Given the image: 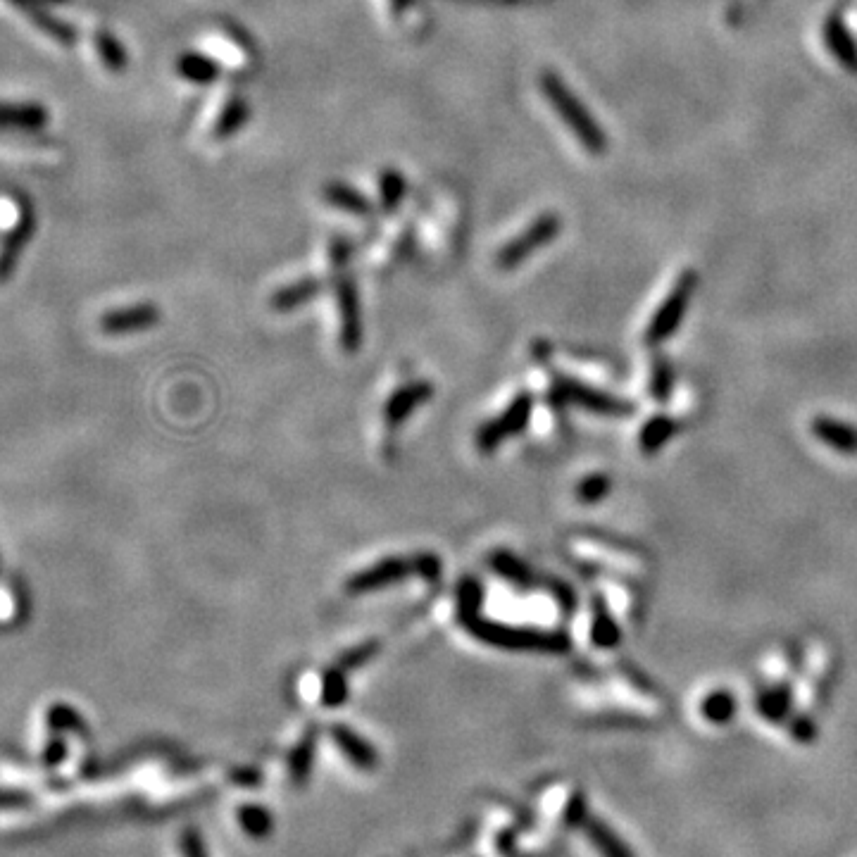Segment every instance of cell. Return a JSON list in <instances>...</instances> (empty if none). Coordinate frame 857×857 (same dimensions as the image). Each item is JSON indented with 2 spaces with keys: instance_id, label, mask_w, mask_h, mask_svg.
<instances>
[{
  "instance_id": "5b68a950",
  "label": "cell",
  "mask_w": 857,
  "mask_h": 857,
  "mask_svg": "<svg viewBox=\"0 0 857 857\" xmlns=\"http://www.w3.org/2000/svg\"><path fill=\"white\" fill-rule=\"evenodd\" d=\"M560 229H562L560 215H555V212H546V215H541L539 220L531 222L522 234L515 236V239L508 241L503 248H500L496 258L498 267L500 270H515L519 262L531 258L536 250H541L546 243L558 239Z\"/></svg>"
},
{
  "instance_id": "3957f363",
  "label": "cell",
  "mask_w": 857,
  "mask_h": 857,
  "mask_svg": "<svg viewBox=\"0 0 857 857\" xmlns=\"http://www.w3.org/2000/svg\"><path fill=\"white\" fill-rule=\"evenodd\" d=\"M336 262V300H339V312H341V329H343V346L348 350H355L360 346V300H358V289H355V281L346 274V260L350 255L348 241H334V250H331Z\"/></svg>"
},
{
  "instance_id": "7c38bea8",
  "label": "cell",
  "mask_w": 857,
  "mask_h": 857,
  "mask_svg": "<svg viewBox=\"0 0 857 857\" xmlns=\"http://www.w3.org/2000/svg\"><path fill=\"white\" fill-rule=\"evenodd\" d=\"M324 198H327L334 208L350 212V215L355 217H369L374 210L367 196H362L358 189H353L350 184H343V181H331L327 189H324Z\"/></svg>"
},
{
  "instance_id": "6da1fadb",
  "label": "cell",
  "mask_w": 857,
  "mask_h": 857,
  "mask_svg": "<svg viewBox=\"0 0 857 857\" xmlns=\"http://www.w3.org/2000/svg\"><path fill=\"white\" fill-rule=\"evenodd\" d=\"M541 91L555 112L560 115V120L567 124V129L577 136V141L584 146L588 153L600 155L608 148V139H605L600 124L593 120V115L584 108V103L567 89L565 81H562L555 72H543L541 77Z\"/></svg>"
},
{
  "instance_id": "d6986e66",
  "label": "cell",
  "mask_w": 857,
  "mask_h": 857,
  "mask_svg": "<svg viewBox=\"0 0 857 857\" xmlns=\"http://www.w3.org/2000/svg\"><path fill=\"white\" fill-rule=\"evenodd\" d=\"M591 636L593 643L600 648H612L619 643V627L617 622L612 619L608 605L603 603V600L596 598L593 600V627H591Z\"/></svg>"
},
{
  "instance_id": "9a60e30c",
  "label": "cell",
  "mask_w": 857,
  "mask_h": 857,
  "mask_svg": "<svg viewBox=\"0 0 857 857\" xmlns=\"http://www.w3.org/2000/svg\"><path fill=\"white\" fill-rule=\"evenodd\" d=\"M586 829H588V836H591V843L596 846L600 857H636L634 850H631L627 843H624L622 838H619L615 831L608 827V824L600 822V819L588 817Z\"/></svg>"
},
{
  "instance_id": "f1b7e54d",
  "label": "cell",
  "mask_w": 857,
  "mask_h": 857,
  "mask_svg": "<svg viewBox=\"0 0 857 857\" xmlns=\"http://www.w3.org/2000/svg\"><path fill=\"white\" fill-rule=\"evenodd\" d=\"M412 3H415V0H393V8L398 12H405L408 8H412Z\"/></svg>"
},
{
  "instance_id": "ba28073f",
  "label": "cell",
  "mask_w": 857,
  "mask_h": 857,
  "mask_svg": "<svg viewBox=\"0 0 857 857\" xmlns=\"http://www.w3.org/2000/svg\"><path fill=\"white\" fill-rule=\"evenodd\" d=\"M160 319V310L155 308V305H136V308H127V310H115L108 312V315L103 317V322H100V327L103 331H108V334H131V331H143L155 327Z\"/></svg>"
},
{
  "instance_id": "44dd1931",
  "label": "cell",
  "mask_w": 857,
  "mask_h": 857,
  "mask_svg": "<svg viewBox=\"0 0 857 857\" xmlns=\"http://www.w3.org/2000/svg\"><path fill=\"white\" fill-rule=\"evenodd\" d=\"M827 41H829L831 50H834L836 60H841L843 65L850 67V70H855L857 67V46H855V41L850 39L848 31L843 29V24L838 20L829 22Z\"/></svg>"
},
{
  "instance_id": "2e32d148",
  "label": "cell",
  "mask_w": 857,
  "mask_h": 857,
  "mask_svg": "<svg viewBox=\"0 0 857 857\" xmlns=\"http://www.w3.org/2000/svg\"><path fill=\"white\" fill-rule=\"evenodd\" d=\"M319 291H322V284H319V279H300V281H296V284L286 286V289L274 293L272 308L279 310V312H291V310L300 308V305L308 303V300L315 298Z\"/></svg>"
},
{
  "instance_id": "7a4b0ae2",
  "label": "cell",
  "mask_w": 857,
  "mask_h": 857,
  "mask_svg": "<svg viewBox=\"0 0 857 857\" xmlns=\"http://www.w3.org/2000/svg\"><path fill=\"white\" fill-rule=\"evenodd\" d=\"M469 627L484 641L496 643V646L510 650H536V653H567L569 638L560 631H539V629H512L500 627V624L479 622L469 619Z\"/></svg>"
},
{
  "instance_id": "d4e9b609",
  "label": "cell",
  "mask_w": 857,
  "mask_h": 857,
  "mask_svg": "<svg viewBox=\"0 0 857 857\" xmlns=\"http://www.w3.org/2000/svg\"><path fill=\"white\" fill-rule=\"evenodd\" d=\"M610 489H612V481L605 477V474H591V477L581 481L577 493L581 503H598V500L608 496Z\"/></svg>"
},
{
  "instance_id": "9c48e42d",
  "label": "cell",
  "mask_w": 857,
  "mask_h": 857,
  "mask_svg": "<svg viewBox=\"0 0 857 857\" xmlns=\"http://www.w3.org/2000/svg\"><path fill=\"white\" fill-rule=\"evenodd\" d=\"M410 572H412L410 562L398 560V558L384 560V562H379V565H374L372 569H367V572H362V574H358V577L350 579L348 581V591L350 593L374 591V588L389 586V584H393V581L408 577Z\"/></svg>"
},
{
  "instance_id": "f546056e",
  "label": "cell",
  "mask_w": 857,
  "mask_h": 857,
  "mask_svg": "<svg viewBox=\"0 0 857 857\" xmlns=\"http://www.w3.org/2000/svg\"><path fill=\"white\" fill-rule=\"evenodd\" d=\"M20 3V0H17ZM22 3H65V0H22Z\"/></svg>"
},
{
  "instance_id": "7402d4cb",
  "label": "cell",
  "mask_w": 857,
  "mask_h": 857,
  "mask_svg": "<svg viewBox=\"0 0 857 857\" xmlns=\"http://www.w3.org/2000/svg\"><path fill=\"white\" fill-rule=\"evenodd\" d=\"M405 191H408V184H405V177L396 170H386L379 177V198H381V210L384 212H393L398 208L400 203H403Z\"/></svg>"
},
{
  "instance_id": "4fadbf2b",
  "label": "cell",
  "mask_w": 857,
  "mask_h": 857,
  "mask_svg": "<svg viewBox=\"0 0 857 857\" xmlns=\"http://www.w3.org/2000/svg\"><path fill=\"white\" fill-rule=\"evenodd\" d=\"M177 72L186 81H191V84L205 86V84H215V81L220 79L222 67L203 53H184L177 60Z\"/></svg>"
},
{
  "instance_id": "83f0119b",
  "label": "cell",
  "mask_w": 857,
  "mask_h": 857,
  "mask_svg": "<svg viewBox=\"0 0 857 857\" xmlns=\"http://www.w3.org/2000/svg\"><path fill=\"white\" fill-rule=\"evenodd\" d=\"M788 729H791V736L800 743H812L817 738V724L815 719L808 715L793 717L791 724H788Z\"/></svg>"
},
{
  "instance_id": "8992f818",
  "label": "cell",
  "mask_w": 857,
  "mask_h": 857,
  "mask_svg": "<svg viewBox=\"0 0 857 857\" xmlns=\"http://www.w3.org/2000/svg\"><path fill=\"white\" fill-rule=\"evenodd\" d=\"M555 398L565 400V403L579 405V408L596 412V415H631L634 412V403H627V400L608 396V393L596 391V389H588V386L579 384V381L572 379H560L558 384H555Z\"/></svg>"
},
{
  "instance_id": "603a6c76",
  "label": "cell",
  "mask_w": 857,
  "mask_h": 857,
  "mask_svg": "<svg viewBox=\"0 0 857 857\" xmlns=\"http://www.w3.org/2000/svg\"><path fill=\"white\" fill-rule=\"evenodd\" d=\"M672 386H674V369L669 365L667 358H655L653 369H650V393H653V398L658 400V403H667L669 396H672Z\"/></svg>"
},
{
  "instance_id": "5bb4252c",
  "label": "cell",
  "mask_w": 857,
  "mask_h": 857,
  "mask_svg": "<svg viewBox=\"0 0 857 857\" xmlns=\"http://www.w3.org/2000/svg\"><path fill=\"white\" fill-rule=\"evenodd\" d=\"M429 398H431V386L424 384V381L405 386V389H400L396 396L391 398L389 408H386V417H389L391 424H400L412 410L419 408L422 403H427Z\"/></svg>"
},
{
  "instance_id": "cb8c5ba5",
  "label": "cell",
  "mask_w": 857,
  "mask_h": 857,
  "mask_svg": "<svg viewBox=\"0 0 857 857\" xmlns=\"http://www.w3.org/2000/svg\"><path fill=\"white\" fill-rule=\"evenodd\" d=\"M46 122L41 110L17 108V105H0V124H15V127H41Z\"/></svg>"
},
{
  "instance_id": "30bf717a",
  "label": "cell",
  "mask_w": 857,
  "mask_h": 857,
  "mask_svg": "<svg viewBox=\"0 0 857 857\" xmlns=\"http://www.w3.org/2000/svg\"><path fill=\"white\" fill-rule=\"evenodd\" d=\"M812 434L817 436L824 446L838 450V453L855 455L857 453V429L846 422H838L834 417L819 415L812 419Z\"/></svg>"
},
{
  "instance_id": "4316f807",
  "label": "cell",
  "mask_w": 857,
  "mask_h": 857,
  "mask_svg": "<svg viewBox=\"0 0 857 857\" xmlns=\"http://www.w3.org/2000/svg\"><path fill=\"white\" fill-rule=\"evenodd\" d=\"M336 738H339L341 746L346 748L355 760H358V765H369V762H372V750H369L367 746H362L358 738L350 734L348 729L336 731Z\"/></svg>"
},
{
  "instance_id": "277c9868",
  "label": "cell",
  "mask_w": 857,
  "mask_h": 857,
  "mask_svg": "<svg viewBox=\"0 0 857 857\" xmlns=\"http://www.w3.org/2000/svg\"><path fill=\"white\" fill-rule=\"evenodd\" d=\"M696 286H698L696 272L686 270L681 274L677 284H674V289L669 291V296L662 300L658 312H655L653 319H650L648 331H646L648 343H653L655 346V343L667 341L669 336L679 329L681 319H684L688 305H691L693 300V293H696Z\"/></svg>"
},
{
  "instance_id": "e0dca14e",
  "label": "cell",
  "mask_w": 857,
  "mask_h": 857,
  "mask_svg": "<svg viewBox=\"0 0 857 857\" xmlns=\"http://www.w3.org/2000/svg\"><path fill=\"white\" fill-rule=\"evenodd\" d=\"M674 434H677V422L667 415H658L650 419L648 424H643L638 443H641L643 453L650 455V453H658V450L665 446Z\"/></svg>"
},
{
  "instance_id": "ffe728a7",
  "label": "cell",
  "mask_w": 857,
  "mask_h": 857,
  "mask_svg": "<svg viewBox=\"0 0 857 857\" xmlns=\"http://www.w3.org/2000/svg\"><path fill=\"white\" fill-rule=\"evenodd\" d=\"M700 715L708 719L710 724H727L736 715V698L729 691H715L700 703Z\"/></svg>"
},
{
  "instance_id": "8fae6325",
  "label": "cell",
  "mask_w": 857,
  "mask_h": 857,
  "mask_svg": "<svg viewBox=\"0 0 857 857\" xmlns=\"http://www.w3.org/2000/svg\"><path fill=\"white\" fill-rule=\"evenodd\" d=\"M791 705H793V693L788 684H777L767 688V691L758 693V698H755V708H758L760 715L765 717L767 722H774V724L786 722L788 715H791Z\"/></svg>"
},
{
  "instance_id": "ac0fdd59",
  "label": "cell",
  "mask_w": 857,
  "mask_h": 857,
  "mask_svg": "<svg viewBox=\"0 0 857 857\" xmlns=\"http://www.w3.org/2000/svg\"><path fill=\"white\" fill-rule=\"evenodd\" d=\"M248 117H250V108L246 100L241 96L229 98L227 105H224L220 112V117H217L215 136L217 139H229V136H234L236 131L248 122Z\"/></svg>"
},
{
  "instance_id": "52a82bcc",
  "label": "cell",
  "mask_w": 857,
  "mask_h": 857,
  "mask_svg": "<svg viewBox=\"0 0 857 857\" xmlns=\"http://www.w3.org/2000/svg\"><path fill=\"white\" fill-rule=\"evenodd\" d=\"M531 415V398L529 396H519L515 403L510 405L508 410L503 412L498 419H493V422L484 424V427L479 429L477 443L479 448L484 450H493L496 446H500L508 436L519 434L524 427H527Z\"/></svg>"
},
{
  "instance_id": "484cf974",
  "label": "cell",
  "mask_w": 857,
  "mask_h": 857,
  "mask_svg": "<svg viewBox=\"0 0 857 857\" xmlns=\"http://www.w3.org/2000/svg\"><path fill=\"white\" fill-rule=\"evenodd\" d=\"M98 50H100V58H103V62L110 67V70H124V65H127V53H124V48L112 39L110 34H98Z\"/></svg>"
}]
</instances>
